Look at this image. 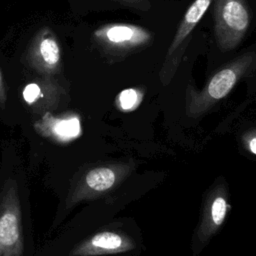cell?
I'll list each match as a JSON object with an SVG mask.
<instances>
[{
  "label": "cell",
  "instance_id": "14",
  "mask_svg": "<svg viewBox=\"0 0 256 256\" xmlns=\"http://www.w3.org/2000/svg\"><path fill=\"white\" fill-rule=\"evenodd\" d=\"M248 148L249 150L256 155V135L251 136L248 140Z\"/></svg>",
  "mask_w": 256,
  "mask_h": 256
},
{
  "label": "cell",
  "instance_id": "10",
  "mask_svg": "<svg viewBox=\"0 0 256 256\" xmlns=\"http://www.w3.org/2000/svg\"><path fill=\"white\" fill-rule=\"evenodd\" d=\"M141 101L140 94L135 89H125L123 90L118 97L119 106L123 110H131L138 106Z\"/></svg>",
  "mask_w": 256,
  "mask_h": 256
},
{
  "label": "cell",
  "instance_id": "6",
  "mask_svg": "<svg viewBox=\"0 0 256 256\" xmlns=\"http://www.w3.org/2000/svg\"><path fill=\"white\" fill-rule=\"evenodd\" d=\"M133 243L116 232H99L76 245L70 251V256H99L120 253L130 250Z\"/></svg>",
  "mask_w": 256,
  "mask_h": 256
},
{
  "label": "cell",
  "instance_id": "7",
  "mask_svg": "<svg viewBox=\"0 0 256 256\" xmlns=\"http://www.w3.org/2000/svg\"><path fill=\"white\" fill-rule=\"evenodd\" d=\"M97 36L111 48L131 50L147 44L150 34L141 27L128 24L110 25L97 32Z\"/></svg>",
  "mask_w": 256,
  "mask_h": 256
},
{
  "label": "cell",
  "instance_id": "11",
  "mask_svg": "<svg viewBox=\"0 0 256 256\" xmlns=\"http://www.w3.org/2000/svg\"><path fill=\"white\" fill-rule=\"evenodd\" d=\"M226 213H227V203H226V200L223 197H221V196L216 197L214 199L212 205H211V210H210L212 222L216 226L221 225L222 222L225 219Z\"/></svg>",
  "mask_w": 256,
  "mask_h": 256
},
{
  "label": "cell",
  "instance_id": "13",
  "mask_svg": "<svg viewBox=\"0 0 256 256\" xmlns=\"http://www.w3.org/2000/svg\"><path fill=\"white\" fill-rule=\"evenodd\" d=\"M6 101V93H5V88H4V83L2 80V75L0 71V105L4 106Z\"/></svg>",
  "mask_w": 256,
  "mask_h": 256
},
{
  "label": "cell",
  "instance_id": "8",
  "mask_svg": "<svg viewBox=\"0 0 256 256\" xmlns=\"http://www.w3.org/2000/svg\"><path fill=\"white\" fill-rule=\"evenodd\" d=\"M33 58L40 68L55 69L60 61V49L54 37L49 34L40 36L34 47Z\"/></svg>",
  "mask_w": 256,
  "mask_h": 256
},
{
  "label": "cell",
  "instance_id": "4",
  "mask_svg": "<svg viewBox=\"0 0 256 256\" xmlns=\"http://www.w3.org/2000/svg\"><path fill=\"white\" fill-rule=\"evenodd\" d=\"M212 1L213 0H195L187 9L168 48L162 70L160 72V79L164 85L168 84L173 77L188 44L192 31L202 19Z\"/></svg>",
  "mask_w": 256,
  "mask_h": 256
},
{
  "label": "cell",
  "instance_id": "2",
  "mask_svg": "<svg viewBox=\"0 0 256 256\" xmlns=\"http://www.w3.org/2000/svg\"><path fill=\"white\" fill-rule=\"evenodd\" d=\"M22 213L17 183L8 179L0 194V256H23Z\"/></svg>",
  "mask_w": 256,
  "mask_h": 256
},
{
  "label": "cell",
  "instance_id": "9",
  "mask_svg": "<svg viewBox=\"0 0 256 256\" xmlns=\"http://www.w3.org/2000/svg\"><path fill=\"white\" fill-rule=\"evenodd\" d=\"M50 124V133L58 139L69 140L80 133V121L76 117L56 119Z\"/></svg>",
  "mask_w": 256,
  "mask_h": 256
},
{
  "label": "cell",
  "instance_id": "1",
  "mask_svg": "<svg viewBox=\"0 0 256 256\" xmlns=\"http://www.w3.org/2000/svg\"><path fill=\"white\" fill-rule=\"evenodd\" d=\"M256 65V54L248 52L235 58L231 63L215 73L201 90L192 87L186 93V115L198 117L215 103L226 97L239 79Z\"/></svg>",
  "mask_w": 256,
  "mask_h": 256
},
{
  "label": "cell",
  "instance_id": "15",
  "mask_svg": "<svg viewBox=\"0 0 256 256\" xmlns=\"http://www.w3.org/2000/svg\"><path fill=\"white\" fill-rule=\"evenodd\" d=\"M128 2H133V3H136V2H140V0H126Z\"/></svg>",
  "mask_w": 256,
  "mask_h": 256
},
{
  "label": "cell",
  "instance_id": "5",
  "mask_svg": "<svg viewBox=\"0 0 256 256\" xmlns=\"http://www.w3.org/2000/svg\"><path fill=\"white\" fill-rule=\"evenodd\" d=\"M117 178V171L113 167L100 166L89 169L72 185L66 197L65 208L68 209L80 201L110 190Z\"/></svg>",
  "mask_w": 256,
  "mask_h": 256
},
{
  "label": "cell",
  "instance_id": "3",
  "mask_svg": "<svg viewBox=\"0 0 256 256\" xmlns=\"http://www.w3.org/2000/svg\"><path fill=\"white\" fill-rule=\"evenodd\" d=\"M215 36L220 49H234L245 36L251 15L244 0H214Z\"/></svg>",
  "mask_w": 256,
  "mask_h": 256
},
{
  "label": "cell",
  "instance_id": "12",
  "mask_svg": "<svg viewBox=\"0 0 256 256\" xmlns=\"http://www.w3.org/2000/svg\"><path fill=\"white\" fill-rule=\"evenodd\" d=\"M42 96V91L37 83H29L23 90V98L28 104H33Z\"/></svg>",
  "mask_w": 256,
  "mask_h": 256
}]
</instances>
